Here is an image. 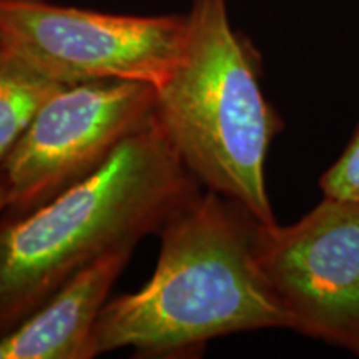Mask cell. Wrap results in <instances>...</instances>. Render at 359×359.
I'll return each instance as SVG.
<instances>
[{
	"label": "cell",
	"mask_w": 359,
	"mask_h": 359,
	"mask_svg": "<svg viewBox=\"0 0 359 359\" xmlns=\"http://www.w3.org/2000/svg\"><path fill=\"white\" fill-rule=\"evenodd\" d=\"M185 17V48L156 88V120L200 185L275 224L264 168L285 123L263 93L262 57L231 25L228 0H191Z\"/></svg>",
	"instance_id": "3957f363"
},
{
	"label": "cell",
	"mask_w": 359,
	"mask_h": 359,
	"mask_svg": "<svg viewBox=\"0 0 359 359\" xmlns=\"http://www.w3.org/2000/svg\"><path fill=\"white\" fill-rule=\"evenodd\" d=\"M156 88L127 80L65 85L0 165L11 213H27L95 172L155 115Z\"/></svg>",
	"instance_id": "5b68a950"
},
{
	"label": "cell",
	"mask_w": 359,
	"mask_h": 359,
	"mask_svg": "<svg viewBox=\"0 0 359 359\" xmlns=\"http://www.w3.org/2000/svg\"><path fill=\"white\" fill-rule=\"evenodd\" d=\"M262 224L243 205L212 190L182 206L158 233L150 280L103 306L92 356L132 348L137 358H193L222 336L291 330L258 262Z\"/></svg>",
	"instance_id": "6da1fadb"
},
{
	"label": "cell",
	"mask_w": 359,
	"mask_h": 359,
	"mask_svg": "<svg viewBox=\"0 0 359 359\" xmlns=\"http://www.w3.org/2000/svg\"><path fill=\"white\" fill-rule=\"evenodd\" d=\"M200 187L154 115L88 177L0 219V339L88 264L160 233Z\"/></svg>",
	"instance_id": "7a4b0ae2"
},
{
	"label": "cell",
	"mask_w": 359,
	"mask_h": 359,
	"mask_svg": "<svg viewBox=\"0 0 359 359\" xmlns=\"http://www.w3.org/2000/svg\"><path fill=\"white\" fill-rule=\"evenodd\" d=\"M258 262L291 330L359 356V201L325 196L293 224H262Z\"/></svg>",
	"instance_id": "8992f818"
},
{
	"label": "cell",
	"mask_w": 359,
	"mask_h": 359,
	"mask_svg": "<svg viewBox=\"0 0 359 359\" xmlns=\"http://www.w3.org/2000/svg\"><path fill=\"white\" fill-rule=\"evenodd\" d=\"M323 196L359 201V125L339 158L321 175Z\"/></svg>",
	"instance_id": "9c48e42d"
},
{
	"label": "cell",
	"mask_w": 359,
	"mask_h": 359,
	"mask_svg": "<svg viewBox=\"0 0 359 359\" xmlns=\"http://www.w3.org/2000/svg\"><path fill=\"white\" fill-rule=\"evenodd\" d=\"M8 206V196H7V187L6 182H4L2 173H0V215L7 210Z\"/></svg>",
	"instance_id": "30bf717a"
},
{
	"label": "cell",
	"mask_w": 359,
	"mask_h": 359,
	"mask_svg": "<svg viewBox=\"0 0 359 359\" xmlns=\"http://www.w3.org/2000/svg\"><path fill=\"white\" fill-rule=\"evenodd\" d=\"M62 87L65 85L0 45V165L43 103Z\"/></svg>",
	"instance_id": "ba28073f"
},
{
	"label": "cell",
	"mask_w": 359,
	"mask_h": 359,
	"mask_svg": "<svg viewBox=\"0 0 359 359\" xmlns=\"http://www.w3.org/2000/svg\"><path fill=\"white\" fill-rule=\"evenodd\" d=\"M185 15H120L42 0H0V45L64 85L97 80L158 88L177 69Z\"/></svg>",
	"instance_id": "277c9868"
},
{
	"label": "cell",
	"mask_w": 359,
	"mask_h": 359,
	"mask_svg": "<svg viewBox=\"0 0 359 359\" xmlns=\"http://www.w3.org/2000/svg\"><path fill=\"white\" fill-rule=\"evenodd\" d=\"M135 246L103 255L0 339V359H90L92 334Z\"/></svg>",
	"instance_id": "52a82bcc"
}]
</instances>
